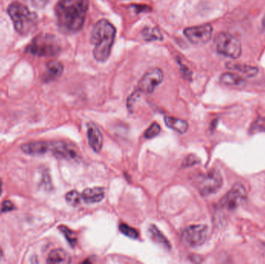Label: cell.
Listing matches in <instances>:
<instances>
[{"label":"cell","instance_id":"cell-1","mask_svg":"<svg viewBox=\"0 0 265 264\" xmlns=\"http://www.w3.org/2000/svg\"><path fill=\"white\" fill-rule=\"evenodd\" d=\"M89 10V0H59L55 16L60 29L74 34L83 27Z\"/></svg>","mask_w":265,"mask_h":264},{"label":"cell","instance_id":"cell-2","mask_svg":"<svg viewBox=\"0 0 265 264\" xmlns=\"http://www.w3.org/2000/svg\"><path fill=\"white\" fill-rule=\"evenodd\" d=\"M115 34V26L105 19L96 22L93 26L90 41L94 46L93 57L97 62L103 63L109 59Z\"/></svg>","mask_w":265,"mask_h":264},{"label":"cell","instance_id":"cell-3","mask_svg":"<svg viewBox=\"0 0 265 264\" xmlns=\"http://www.w3.org/2000/svg\"><path fill=\"white\" fill-rule=\"evenodd\" d=\"M15 29L22 35H27L38 26V15L19 2L12 3L7 9Z\"/></svg>","mask_w":265,"mask_h":264},{"label":"cell","instance_id":"cell-4","mask_svg":"<svg viewBox=\"0 0 265 264\" xmlns=\"http://www.w3.org/2000/svg\"><path fill=\"white\" fill-rule=\"evenodd\" d=\"M61 45L52 34H41L35 37L25 52L38 57H54L61 52Z\"/></svg>","mask_w":265,"mask_h":264},{"label":"cell","instance_id":"cell-5","mask_svg":"<svg viewBox=\"0 0 265 264\" xmlns=\"http://www.w3.org/2000/svg\"><path fill=\"white\" fill-rule=\"evenodd\" d=\"M215 44L219 54L230 58H238L242 52L239 40L229 33L219 34L215 39Z\"/></svg>","mask_w":265,"mask_h":264},{"label":"cell","instance_id":"cell-6","mask_svg":"<svg viewBox=\"0 0 265 264\" xmlns=\"http://www.w3.org/2000/svg\"><path fill=\"white\" fill-rule=\"evenodd\" d=\"M197 188L202 196H209L217 192L223 185V178L218 170L212 169L201 174L196 182Z\"/></svg>","mask_w":265,"mask_h":264},{"label":"cell","instance_id":"cell-7","mask_svg":"<svg viewBox=\"0 0 265 264\" xmlns=\"http://www.w3.org/2000/svg\"><path fill=\"white\" fill-rule=\"evenodd\" d=\"M247 199V191L244 185L235 184L220 201V206L224 210L234 211Z\"/></svg>","mask_w":265,"mask_h":264},{"label":"cell","instance_id":"cell-8","mask_svg":"<svg viewBox=\"0 0 265 264\" xmlns=\"http://www.w3.org/2000/svg\"><path fill=\"white\" fill-rule=\"evenodd\" d=\"M208 237V227L205 225H193L182 232V240L191 247L202 246Z\"/></svg>","mask_w":265,"mask_h":264},{"label":"cell","instance_id":"cell-9","mask_svg":"<svg viewBox=\"0 0 265 264\" xmlns=\"http://www.w3.org/2000/svg\"><path fill=\"white\" fill-rule=\"evenodd\" d=\"M213 29L210 24L192 26L184 30V35L188 41L195 45L207 44L213 36Z\"/></svg>","mask_w":265,"mask_h":264},{"label":"cell","instance_id":"cell-10","mask_svg":"<svg viewBox=\"0 0 265 264\" xmlns=\"http://www.w3.org/2000/svg\"><path fill=\"white\" fill-rule=\"evenodd\" d=\"M164 73L160 68H154L148 71L139 82L137 91L138 93L150 94L162 82Z\"/></svg>","mask_w":265,"mask_h":264},{"label":"cell","instance_id":"cell-11","mask_svg":"<svg viewBox=\"0 0 265 264\" xmlns=\"http://www.w3.org/2000/svg\"><path fill=\"white\" fill-rule=\"evenodd\" d=\"M51 152L59 158L69 161H77L80 158L76 146L68 142H51Z\"/></svg>","mask_w":265,"mask_h":264},{"label":"cell","instance_id":"cell-12","mask_svg":"<svg viewBox=\"0 0 265 264\" xmlns=\"http://www.w3.org/2000/svg\"><path fill=\"white\" fill-rule=\"evenodd\" d=\"M89 144L95 152H99L103 146V136L97 126L93 123L87 124Z\"/></svg>","mask_w":265,"mask_h":264},{"label":"cell","instance_id":"cell-13","mask_svg":"<svg viewBox=\"0 0 265 264\" xmlns=\"http://www.w3.org/2000/svg\"><path fill=\"white\" fill-rule=\"evenodd\" d=\"M64 66L57 61H51L46 66L45 72L43 75L44 82H52L60 78L63 73Z\"/></svg>","mask_w":265,"mask_h":264},{"label":"cell","instance_id":"cell-14","mask_svg":"<svg viewBox=\"0 0 265 264\" xmlns=\"http://www.w3.org/2000/svg\"><path fill=\"white\" fill-rule=\"evenodd\" d=\"M21 149L25 154L29 155H44L51 151V142H31L23 145Z\"/></svg>","mask_w":265,"mask_h":264},{"label":"cell","instance_id":"cell-15","mask_svg":"<svg viewBox=\"0 0 265 264\" xmlns=\"http://www.w3.org/2000/svg\"><path fill=\"white\" fill-rule=\"evenodd\" d=\"M104 198L105 190L101 187L86 188L81 193V198L87 204L100 202Z\"/></svg>","mask_w":265,"mask_h":264},{"label":"cell","instance_id":"cell-16","mask_svg":"<svg viewBox=\"0 0 265 264\" xmlns=\"http://www.w3.org/2000/svg\"><path fill=\"white\" fill-rule=\"evenodd\" d=\"M148 232L150 235L151 238L155 243L161 245L164 249L167 250H170L171 249V245L168 239L164 234L162 233L159 228L155 225H151L148 228Z\"/></svg>","mask_w":265,"mask_h":264},{"label":"cell","instance_id":"cell-17","mask_svg":"<svg viewBox=\"0 0 265 264\" xmlns=\"http://www.w3.org/2000/svg\"><path fill=\"white\" fill-rule=\"evenodd\" d=\"M164 123L165 125L171 129L174 130L178 133L183 134L186 133L189 130V123L186 120H180V119L174 118L171 116H164Z\"/></svg>","mask_w":265,"mask_h":264},{"label":"cell","instance_id":"cell-18","mask_svg":"<svg viewBox=\"0 0 265 264\" xmlns=\"http://www.w3.org/2000/svg\"><path fill=\"white\" fill-rule=\"evenodd\" d=\"M47 262L48 263H69L71 257L65 250L56 249L49 254Z\"/></svg>","mask_w":265,"mask_h":264},{"label":"cell","instance_id":"cell-19","mask_svg":"<svg viewBox=\"0 0 265 264\" xmlns=\"http://www.w3.org/2000/svg\"><path fill=\"white\" fill-rule=\"evenodd\" d=\"M226 67L230 70H236L248 77L255 76L258 72V69L256 67L251 66V65H241V64L231 63L228 62Z\"/></svg>","mask_w":265,"mask_h":264},{"label":"cell","instance_id":"cell-20","mask_svg":"<svg viewBox=\"0 0 265 264\" xmlns=\"http://www.w3.org/2000/svg\"><path fill=\"white\" fill-rule=\"evenodd\" d=\"M220 81L228 85H241L244 80L239 75L233 73H224L220 77Z\"/></svg>","mask_w":265,"mask_h":264},{"label":"cell","instance_id":"cell-21","mask_svg":"<svg viewBox=\"0 0 265 264\" xmlns=\"http://www.w3.org/2000/svg\"><path fill=\"white\" fill-rule=\"evenodd\" d=\"M58 229L63 234L64 237H65L69 245L72 247H75L77 244V237L75 232L71 230L69 227L65 226V225H61V226L58 227Z\"/></svg>","mask_w":265,"mask_h":264},{"label":"cell","instance_id":"cell-22","mask_svg":"<svg viewBox=\"0 0 265 264\" xmlns=\"http://www.w3.org/2000/svg\"><path fill=\"white\" fill-rule=\"evenodd\" d=\"M120 231L122 232L126 237L133 240H137L139 237V232L136 230L135 228H132L127 224L122 223L119 226Z\"/></svg>","mask_w":265,"mask_h":264},{"label":"cell","instance_id":"cell-23","mask_svg":"<svg viewBox=\"0 0 265 264\" xmlns=\"http://www.w3.org/2000/svg\"><path fill=\"white\" fill-rule=\"evenodd\" d=\"M65 199L69 204L72 206H77L81 202V195H80L78 191L73 190V191H69L65 195Z\"/></svg>","mask_w":265,"mask_h":264},{"label":"cell","instance_id":"cell-24","mask_svg":"<svg viewBox=\"0 0 265 264\" xmlns=\"http://www.w3.org/2000/svg\"><path fill=\"white\" fill-rule=\"evenodd\" d=\"M160 133H161V127L158 123H154L145 132L144 137L148 139H152L158 136Z\"/></svg>","mask_w":265,"mask_h":264},{"label":"cell","instance_id":"cell-25","mask_svg":"<svg viewBox=\"0 0 265 264\" xmlns=\"http://www.w3.org/2000/svg\"><path fill=\"white\" fill-rule=\"evenodd\" d=\"M143 38L146 41H154V40H162L161 33L157 29H146L143 32Z\"/></svg>","mask_w":265,"mask_h":264},{"label":"cell","instance_id":"cell-26","mask_svg":"<svg viewBox=\"0 0 265 264\" xmlns=\"http://www.w3.org/2000/svg\"><path fill=\"white\" fill-rule=\"evenodd\" d=\"M199 162H200V161L196 156L194 155V154H190L185 158L182 166L183 167H192V166L195 165Z\"/></svg>","mask_w":265,"mask_h":264},{"label":"cell","instance_id":"cell-27","mask_svg":"<svg viewBox=\"0 0 265 264\" xmlns=\"http://www.w3.org/2000/svg\"><path fill=\"white\" fill-rule=\"evenodd\" d=\"M179 66H180V72L182 78L188 81H191L192 78V72H191L190 69L182 62H179Z\"/></svg>","mask_w":265,"mask_h":264},{"label":"cell","instance_id":"cell-28","mask_svg":"<svg viewBox=\"0 0 265 264\" xmlns=\"http://www.w3.org/2000/svg\"><path fill=\"white\" fill-rule=\"evenodd\" d=\"M1 209H2L1 211H2L3 213H7V212L13 210L15 209V206L11 201L7 200V201H4V203H3Z\"/></svg>","mask_w":265,"mask_h":264},{"label":"cell","instance_id":"cell-29","mask_svg":"<svg viewBox=\"0 0 265 264\" xmlns=\"http://www.w3.org/2000/svg\"><path fill=\"white\" fill-rule=\"evenodd\" d=\"M50 0H31L33 6L37 8H44L48 4Z\"/></svg>","mask_w":265,"mask_h":264},{"label":"cell","instance_id":"cell-30","mask_svg":"<svg viewBox=\"0 0 265 264\" xmlns=\"http://www.w3.org/2000/svg\"><path fill=\"white\" fill-rule=\"evenodd\" d=\"M134 7L136 10V13H141V12H149L152 10V9L148 6L137 5L134 6Z\"/></svg>","mask_w":265,"mask_h":264},{"label":"cell","instance_id":"cell-31","mask_svg":"<svg viewBox=\"0 0 265 264\" xmlns=\"http://www.w3.org/2000/svg\"><path fill=\"white\" fill-rule=\"evenodd\" d=\"M3 192V183L2 181L0 179V195H2Z\"/></svg>","mask_w":265,"mask_h":264},{"label":"cell","instance_id":"cell-32","mask_svg":"<svg viewBox=\"0 0 265 264\" xmlns=\"http://www.w3.org/2000/svg\"><path fill=\"white\" fill-rule=\"evenodd\" d=\"M262 26L265 29V16H263V18L262 19Z\"/></svg>","mask_w":265,"mask_h":264},{"label":"cell","instance_id":"cell-33","mask_svg":"<svg viewBox=\"0 0 265 264\" xmlns=\"http://www.w3.org/2000/svg\"><path fill=\"white\" fill-rule=\"evenodd\" d=\"M3 256V250L2 249H1V247H0V259L2 258Z\"/></svg>","mask_w":265,"mask_h":264}]
</instances>
